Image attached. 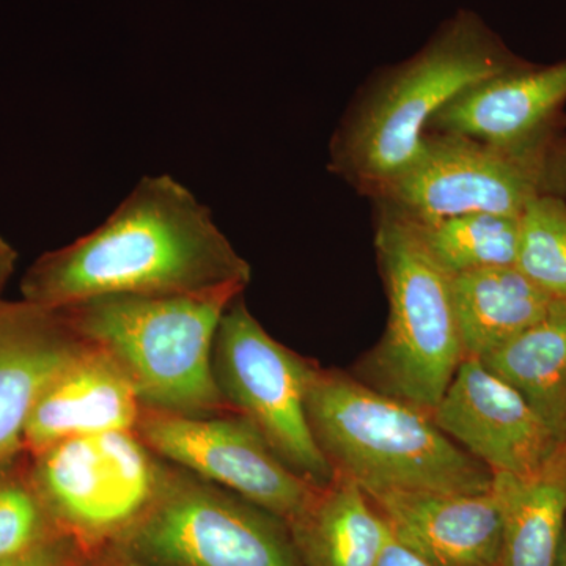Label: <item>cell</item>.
Segmentation results:
<instances>
[{
  "label": "cell",
  "mask_w": 566,
  "mask_h": 566,
  "mask_svg": "<svg viewBox=\"0 0 566 566\" xmlns=\"http://www.w3.org/2000/svg\"><path fill=\"white\" fill-rule=\"evenodd\" d=\"M252 268L207 205L172 175H145L91 233L25 270L22 300L71 307L106 296H178L248 289Z\"/></svg>",
  "instance_id": "6da1fadb"
},
{
  "label": "cell",
  "mask_w": 566,
  "mask_h": 566,
  "mask_svg": "<svg viewBox=\"0 0 566 566\" xmlns=\"http://www.w3.org/2000/svg\"><path fill=\"white\" fill-rule=\"evenodd\" d=\"M526 63L479 13L458 10L415 55L379 70L357 92L329 142L327 169L374 199L415 164L442 107Z\"/></svg>",
  "instance_id": "7a4b0ae2"
},
{
  "label": "cell",
  "mask_w": 566,
  "mask_h": 566,
  "mask_svg": "<svg viewBox=\"0 0 566 566\" xmlns=\"http://www.w3.org/2000/svg\"><path fill=\"white\" fill-rule=\"evenodd\" d=\"M312 431L335 474L365 493H485L493 472L416 406L340 371L316 367L307 394Z\"/></svg>",
  "instance_id": "3957f363"
},
{
  "label": "cell",
  "mask_w": 566,
  "mask_h": 566,
  "mask_svg": "<svg viewBox=\"0 0 566 566\" xmlns=\"http://www.w3.org/2000/svg\"><path fill=\"white\" fill-rule=\"evenodd\" d=\"M244 289L178 296H106L61 308L88 344L103 349L133 382L142 406L178 416L227 408L212 348L227 307Z\"/></svg>",
  "instance_id": "277c9868"
},
{
  "label": "cell",
  "mask_w": 566,
  "mask_h": 566,
  "mask_svg": "<svg viewBox=\"0 0 566 566\" xmlns=\"http://www.w3.org/2000/svg\"><path fill=\"white\" fill-rule=\"evenodd\" d=\"M542 199L566 200L564 122L510 144L424 134L415 164L371 202L376 210L430 222L469 212L521 218Z\"/></svg>",
  "instance_id": "5b68a950"
},
{
  "label": "cell",
  "mask_w": 566,
  "mask_h": 566,
  "mask_svg": "<svg viewBox=\"0 0 566 566\" xmlns=\"http://www.w3.org/2000/svg\"><path fill=\"white\" fill-rule=\"evenodd\" d=\"M375 248L389 322L364 376L374 389L431 415L464 359L452 279L392 212L376 210Z\"/></svg>",
  "instance_id": "8992f818"
},
{
  "label": "cell",
  "mask_w": 566,
  "mask_h": 566,
  "mask_svg": "<svg viewBox=\"0 0 566 566\" xmlns=\"http://www.w3.org/2000/svg\"><path fill=\"white\" fill-rule=\"evenodd\" d=\"M118 546L145 566H304L285 521L172 464Z\"/></svg>",
  "instance_id": "52a82bcc"
},
{
  "label": "cell",
  "mask_w": 566,
  "mask_h": 566,
  "mask_svg": "<svg viewBox=\"0 0 566 566\" xmlns=\"http://www.w3.org/2000/svg\"><path fill=\"white\" fill-rule=\"evenodd\" d=\"M29 464L52 521L76 545L120 543L169 471L136 431L66 439L29 455Z\"/></svg>",
  "instance_id": "ba28073f"
},
{
  "label": "cell",
  "mask_w": 566,
  "mask_h": 566,
  "mask_svg": "<svg viewBox=\"0 0 566 566\" xmlns=\"http://www.w3.org/2000/svg\"><path fill=\"white\" fill-rule=\"evenodd\" d=\"M316 367L275 340L251 314L243 294L227 307L212 348V370L227 408L248 420L294 472L326 486L335 471L307 416Z\"/></svg>",
  "instance_id": "9c48e42d"
},
{
  "label": "cell",
  "mask_w": 566,
  "mask_h": 566,
  "mask_svg": "<svg viewBox=\"0 0 566 566\" xmlns=\"http://www.w3.org/2000/svg\"><path fill=\"white\" fill-rule=\"evenodd\" d=\"M136 433L166 463L293 521L319 486L294 472L262 434L234 412L178 416L142 412Z\"/></svg>",
  "instance_id": "30bf717a"
},
{
  "label": "cell",
  "mask_w": 566,
  "mask_h": 566,
  "mask_svg": "<svg viewBox=\"0 0 566 566\" xmlns=\"http://www.w3.org/2000/svg\"><path fill=\"white\" fill-rule=\"evenodd\" d=\"M430 416L493 474H535L565 441L517 390L474 357H464Z\"/></svg>",
  "instance_id": "8fae6325"
},
{
  "label": "cell",
  "mask_w": 566,
  "mask_h": 566,
  "mask_svg": "<svg viewBox=\"0 0 566 566\" xmlns=\"http://www.w3.org/2000/svg\"><path fill=\"white\" fill-rule=\"evenodd\" d=\"M85 346L62 311L0 297V472L28 455L25 427L36 401Z\"/></svg>",
  "instance_id": "7c38bea8"
},
{
  "label": "cell",
  "mask_w": 566,
  "mask_h": 566,
  "mask_svg": "<svg viewBox=\"0 0 566 566\" xmlns=\"http://www.w3.org/2000/svg\"><path fill=\"white\" fill-rule=\"evenodd\" d=\"M368 497L395 538L431 566H501L502 513L493 486L474 494L389 491Z\"/></svg>",
  "instance_id": "4fadbf2b"
},
{
  "label": "cell",
  "mask_w": 566,
  "mask_h": 566,
  "mask_svg": "<svg viewBox=\"0 0 566 566\" xmlns=\"http://www.w3.org/2000/svg\"><path fill=\"white\" fill-rule=\"evenodd\" d=\"M144 406L109 354L88 344L46 387L25 427L24 447L35 455L80 436L136 431Z\"/></svg>",
  "instance_id": "5bb4252c"
},
{
  "label": "cell",
  "mask_w": 566,
  "mask_h": 566,
  "mask_svg": "<svg viewBox=\"0 0 566 566\" xmlns=\"http://www.w3.org/2000/svg\"><path fill=\"white\" fill-rule=\"evenodd\" d=\"M566 61L539 66L526 63L458 95L436 114L427 134H455L510 144L564 122Z\"/></svg>",
  "instance_id": "9a60e30c"
},
{
  "label": "cell",
  "mask_w": 566,
  "mask_h": 566,
  "mask_svg": "<svg viewBox=\"0 0 566 566\" xmlns=\"http://www.w3.org/2000/svg\"><path fill=\"white\" fill-rule=\"evenodd\" d=\"M286 526L304 566H375L390 534L363 488L342 474Z\"/></svg>",
  "instance_id": "2e32d148"
},
{
  "label": "cell",
  "mask_w": 566,
  "mask_h": 566,
  "mask_svg": "<svg viewBox=\"0 0 566 566\" xmlns=\"http://www.w3.org/2000/svg\"><path fill=\"white\" fill-rule=\"evenodd\" d=\"M450 279L464 357L483 359L545 319L558 304L517 266L485 268Z\"/></svg>",
  "instance_id": "e0dca14e"
},
{
  "label": "cell",
  "mask_w": 566,
  "mask_h": 566,
  "mask_svg": "<svg viewBox=\"0 0 566 566\" xmlns=\"http://www.w3.org/2000/svg\"><path fill=\"white\" fill-rule=\"evenodd\" d=\"M493 491L502 513L501 566H556L566 531V439L535 474H493Z\"/></svg>",
  "instance_id": "ac0fdd59"
},
{
  "label": "cell",
  "mask_w": 566,
  "mask_h": 566,
  "mask_svg": "<svg viewBox=\"0 0 566 566\" xmlns=\"http://www.w3.org/2000/svg\"><path fill=\"white\" fill-rule=\"evenodd\" d=\"M480 363L520 392L543 422L564 439L566 427V304L488 354Z\"/></svg>",
  "instance_id": "d6986e66"
},
{
  "label": "cell",
  "mask_w": 566,
  "mask_h": 566,
  "mask_svg": "<svg viewBox=\"0 0 566 566\" xmlns=\"http://www.w3.org/2000/svg\"><path fill=\"white\" fill-rule=\"evenodd\" d=\"M405 221L450 277L485 268L516 266L521 243L517 216L469 212L430 222Z\"/></svg>",
  "instance_id": "ffe728a7"
},
{
  "label": "cell",
  "mask_w": 566,
  "mask_h": 566,
  "mask_svg": "<svg viewBox=\"0 0 566 566\" xmlns=\"http://www.w3.org/2000/svg\"><path fill=\"white\" fill-rule=\"evenodd\" d=\"M516 266L551 300L566 304V200H536L524 211Z\"/></svg>",
  "instance_id": "44dd1931"
},
{
  "label": "cell",
  "mask_w": 566,
  "mask_h": 566,
  "mask_svg": "<svg viewBox=\"0 0 566 566\" xmlns=\"http://www.w3.org/2000/svg\"><path fill=\"white\" fill-rule=\"evenodd\" d=\"M59 534L33 483L29 455L0 472V564L31 553Z\"/></svg>",
  "instance_id": "7402d4cb"
},
{
  "label": "cell",
  "mask_w": 566,
  "mask_h": 566,
  "mask_svg": "<svg viewBox=\"0 0 566 566\" xmlns=\"http://www.w3.org/2000/svg\"><path fill=\"white\" fill-rule=\"evenodd\" d=\"M76 549L70 536L59 534L31 553L2 562L0 566H80Z\"/></svg>",
  "instance_id": "603a6c76"
},
{
  "label": "cell",
  "mask_w": 566,
  "mask_h": 566,
  "mask_svg": "<svg viewBox=\"0 0 566 566\" xmlns=\"http://www.w3.org/2000/svg\"><path fill=\"white\" fill-rule=\"evenodd\" d=\"M375 566H431L423 560L415 551L406 547L403 543L395 538L392 532L387 536L386 545L382 547L381 556Z\"/></svg>",
  "instance_id": "cb8c5ba5"
},
{
  "label": "cell",
  "mask_w": 566,
  "mask_h": 566,
  "mask_svg": "<svg viewBox=\"0 0 566 566\" xmlns=\"http://www.w3.org/2000/svg\"><path fill=\"white\" fill-rule=\"evenodd\" d=\"M17 249H14L6 238L0 237V297H2L7 283L10 282L14 271H17Z\"/></svg>",
  "instance_id": "d4e9b609"
},
{
  "label": "cell",
  "mask_w": 566,
  "mask_h": 566,
  "mask_svg": "<svg viewBox=\"0 0 566 566\" xmlns=\"http://www.w3.org/2000/svg\"><path fill=\"white\" fill-rule=\"evenodd\" d=\"M111 566H145L139 564V562L133 560V558L123 556V554H118V557L112 562Z\"/></svg>",
  "instance_id": "484cf974"
},
{
  "label": "cell",
  "mask_w": 566,
  "mask_h": 566,
  "mask_svg": "<svg viewBox=\"0 0 566 566\" xmlns=\"http://www.w3.org/2000/svg\"><path fill=\"white\" fill-rule=\"evenodd\" d=\"M556 566H566V531L564 539H562L560 551H558V558Z\"/></svg>",
  "instance_id": "4316f807"
},
{
  "label": "cell",
  "mask_w": 566,
  "mask_h": 566,
  "mask_svg": "<svg viewBox=\"0 0 566 566\" xmlns=\"http://www.w3.org/2000/svg\"><path fill=\"white\" fill-rule=\"evenodd\" d=\"M564 125H565V128H566V115H564Z\"/></svg>",
  "instance_id": "83f0119b"
},
{
  "label": "cell",
  "mask_w": 566,
  "mask_h": 566,
  "mask_svg": "<svg viewBox=\"0 0 566 566\" xmlns=\"http://www.w3.org/2000/svg\"><path fill=\"white\" fill-rule=\"evenodd\" d=\"M564 439H566V427H565V431H564Z\"/></svg>",
  "instance_id": "f1b7e54d"
}]
</instances>
